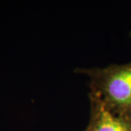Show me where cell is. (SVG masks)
Here are the masks:
<instances>
[{"label": "cell", "mask_w": 131, "mask_h": 131, "mask_svg": "<svg viewBox=\"0 0 131 131\" xmlns=\"http://www.w3.org/2000/svg\"><path fill=\"white\" fill-rule=\"evenodd\" d=\"M76 72L90 79V93L111 112L131 116V61L105 67L77 68Z\"/></svg>", "instance_id": "cell-1"}, {"label": "cell", "mask_w": 131, "mask_h": 131, "mask_svg": "<svg viewBox=\"0 0 131 131\" xmlns=\"http://www.w3.org/2000/svg\"><path fill=\"white\" fill-rule=\"evenodd\" d=\"M90 117L84 131H131V116L111 112L101 101L89 93Z\"/></svg>", "instance_id": "cell-2"}]
</instances>
